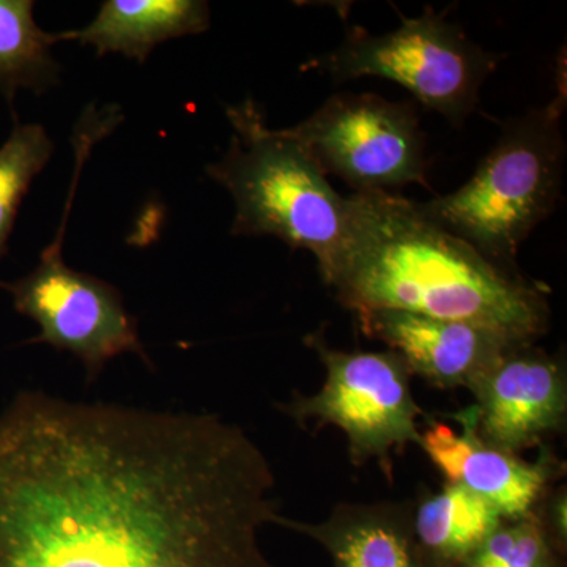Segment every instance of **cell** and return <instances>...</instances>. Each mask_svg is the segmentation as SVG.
Here are the masks:
<instances>
[{
    "mask_svg": "<svg viewBox=\"0 0 567 567\" xmlns=\"http://www.w3.org/2000/svg\"><path fill=\"white\" fill-rule=\"evenodd\" d=\"M275 473L207 413L22 391L0 415V567H281Z\"/></svg>",
    "mask_w": 567,
    "mask_h": 567,
    "instance_id": "cell-1",
    "label": "cell"
},
{
    "mask_svg": "<svg viewBox=\"0 0 567 567\" xmlns=\"http://www.w3.org/2000/svg\"><path fill=\"white\" fill-rule=\"evenodd\" d=\"M352 311H393L461 320L535 344L550 322L547 289L494 262L393 193L347 197L344 241L322 274Z\"/></svg>",
    "mask_w": 567,
    "mask_h": 567,
    "instance_id": "cell-2",
    "label": "cell"
},
{
    "mask_svg": "<svg viewBox=\"0 0 567 567\" xmlns=\"http://www.w3.org/2000/svg\"><path fill=\"white\" fill-rule=\"evenodd\" d=\"M233 144L207 167L235 203L234 235H274L315 254L327 270L344 241L347 197L312 156L282 130L265 125L256 103L227 107Z\"/></svg>",
    "mask_w": 567,
    "mask_h": 567,
    "instance_id": "cell-3",
    "label": "cell"
},
{
    "mask_svg": "<svg viewBox=\"0 0 567 567\" xmlns=\"http://www.w3.org/2000/svg\"><path fill=\"white\" fill-rule=\"evenodd\" d=\"M565 96L507 123L457 192L420 204L432 221L494 262L516 267L520 245L550 215L561 192Z\"/></svg>",
    "mask_w": 567,
    "mask_h": 567,
    "instance_id": "cell-4",
    "label": "cell"
},
{
    "mask_svg": "<svg viewBox=\"0 0 567 567\" xmlns=\"http://www.w3.org/2000/svg\"><path fill=\"white\" fill-rule=\"evenodd\" d=\"M103 137V130L93 123H78L73 134L76 167L54 241L41 254L39 267L32 274L14 282H0L13 297L14 309L40 327V334L28 344L41 342L73 353L84 364L89 382L122 353L140 354L148 363L136 319L123 306L121 292L111 284L63 262V237L82 166L93 145Z\"/></svg>",
    "mask_w": 567,
    "mask_h": 567,
    "instance_id": "cell-5",
    "label": "cell"
},
{
    "mask_svg": "<svg viewBox=\"0 0 567 567\" xmlns=\"http://www.w3.org/2000/svg\"><path fill=\"white\" fill-rule=\"evenodd\" d=\"M327 369L316 394L295 393L279 406L295 423L334 425L346 435L353 465L379 462L393 480V454L417 445L424 410L412 390V374L398 353L344 352L328 344L322 331L306 336Z\"/></svg>",
    "mask_w": 567,
    "mask_h": 567,
    "instance_id": "cell-6",
    "label": "cell"
},
{
    "mask_svg": "<svg viewBox=\"0 0 567 567\" xmlns=\"http://www.w3.org/2000/svg\"><path fill=\"white\" fill-rule=\"evenodd\" d=\"M315 65L336 82L363 76L398 82L454 123L476 110L481 87L495 69L492 55L431 10L383 35L353 28Z\"/></svg>",
    "mask_w": 567,
    "mask_h": 567,
    "instance_id": "cell-7",
    "label": "cell"
},
{
    "mask_svg": "<svg viewBox=\"0 0 567 567\" xmlns=\"http://www.w3.org/2000/svg\"><path fill=\"white\" fill-rule=\"evenodd\" d=\"M324 175L349 183L354 193L425 185L424 137L413 107L374 93H339L305 122L282 130Z\"/></svg>",
    "mask_w": 567,
    "mask_h": 567,
    "instance_id": "cell-8",
    "label": "cell"
},
{
    "mask_svg": "<svg viewBox=\"0 0 567 567\" xmlns=\"http://www.w3.org/2000/svg\"><path fill=\"white\" fill-rule=\"evenodd\" d=\"M475 404L464 409L477 436L488 445L520 456L546 446L565 429V361L520 344L507 350L470 390Z\"/></svg>",
    "mask_w": 567,
    "mask_h": 567,
    "instance_id": "cell-9",
    "label": "cell"
},
{
    "mask_svg": "<svg viewBox=\"0 0 567 567\" xmlns=\"http://www.w3.org/2000/svg\"><path fill=\"white\" fill-rule=\"evenodd\" d=\"M451 417L462 425V432L427 417L417 445L445 475L446 483L486 499L505 520L533 513L563 475L565 464L547 445L539 447L535 462L524 461L481 440L464 410Z\"/></svg>",
    "mask_w": 567,
    "mask_h": 567,
    "instance_id": "cell-10",
    "label": "cell"
},
{
    "mask_svg": "<svg viewBox=\"0 0 567 567\" xmlns=\"http://www.w3.org/2000/svg\"><path fill=\"white\" fill-rule=\"evenodd\" d=\"M361 331L402 358L410 374L442 390H472L477 380L522 342L461 320L375 309L357 312Z\"/></svg>",
    "mask_w": 567,
    "mask_h": 567,
    "instance_id": "cell-11",
    "label": "cell"
},
{
    "mask_svg": "<svg viewBox=\"0 0 567 567\" xmlns=\"http://www.w3.org/2000/svg\"><path fill=\"white\" fill-rule=\"evenodd\" d=\"M276 525L320 544L331 567H429L413 535L410 503H341L322 522L281 514Z\"/></svg>",
    "mask_w": 567,
    "mask_h": 567,
    "instance_id": "cell-12",
    "label": "cell"
},
{
    "mask_svg": "<svg viewBox=\"0 0 567 567\" xmlns=\"http://www.w3.org/2000/svg\"><path fill=\"white\" fill-rule=\"evenodd\" d=\"M208 28L210 7L203 0H107L91 24L59 33L62 41L91 44L96 55L121 52L142 63L163 41Z\"/></svg>",
    "mask_w": 567,
    "mask_h": 567,
    "instance_id": "cell-13",
    "label": "cell"
},
{
    "mask_svg": "<svg viewBox=\"0 0 567 567\" xmlns=\"http://www.w3.org/2000/svg\"><path fill=\"white\" fill-rule=\"evenodd\" d=\"M505 520L491 503L454 483L412 505V527L429 567H458Z\"/></svg>",
    "mask_w": 567,
    "mask_h": 567,
    "instance_id": "cell-14",
    "label": "cell"
},
{
    "mask_svg": "<svg viewBox=\"0 0 567 567\" xmlns=\"http://www.w3.org/2000/svg\"><path fill=\"white\" fill-rule=\"evenodd\" d=\"M33 6L32 0H0V92L10 103L21 89L47 92L61 73L51 52L61 33L40 29Z\"/></svg>",
    "mask_w": 567,
    "mask_h": 567,
    "instance_id": "cell-15",
    "label": "cell"
},
{
    "mask_svg": "<svg viewBox=\"0 0 567 567\" xmlns=\"http://www.w3.org/2000/svg\"><path fill=\"white\" fill-rule=\"evenodd\" d=\"M52 155L50 134L37 123L14 126L0 147V259L6 256L22 199Z\"/></svg>",
    "mask_w": 567,
    "mask_h": 567,
    "instance_id": "cell-16",
    "label": "cell"
},
{
    "mask_svg": "<svg viewBox=\"0 0 567 567\" xmlns=\"http://www.w3.org/2000/svg\"><path fill=\"white\" fill-rule=\"evenodd\" d=\"M535 513L503 520L458 567H566Z\"/></svg>",
    "mask_w": 567,
    "mask_h": 567,
    "instance_id": "cell-17",
    "label": "cell"
},
{
    "mask_svg": "<svg viewBox=\"0 0 567 567\" xmlns=\"http://www.w3.org/2000/svg\"><path fill=\"white\" fill-rule=\"evenodd\" d=\"M540 527L559 554H567V492L566 486L548 488L535 511Z\"/></svg>",
    "mask_w": 567,
    "mask_h": 567,
    "instance_id": "cell-18",
    "label": "cell"
}]
</instances>
